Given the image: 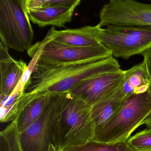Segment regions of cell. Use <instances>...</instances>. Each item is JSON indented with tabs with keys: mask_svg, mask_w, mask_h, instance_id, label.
Wrapping results in <instances>:
<instances>
[{
	"mask_svg": "<svg viewBox=\"0 0 151 151\" xmlns=\"http://www.w3.org/2000/svg\"><path fill=\"white\" fill-rule=\"evenodd\" d=\"M33 63L25 92L57 93L70 91L84 80L121 70L113 56L64 65Z\"/></svg>",
	"mask_w": 151,
	"mask_h": 151,
	"instance_id": "cell-1",
	"label": "cell"
},
{
	"mask_svg": "<svg viewBox=\"0 0 151 151\" xmlns=\"http://www.w3.org/2000/svg\"><path fill=\"white\" fill-rule=\"evenodd\" d=\"M95 131L91 106L70 92L60 93L54 133L57 151L93 140Z\"/></svg>",
	"mask_w": 151,
	"mask_h": 151,
	"instance_id": "cell-2",
	"label": "cell"
},
{
	"mask_svg": "<svg viewBox=\"0 0 151 151\" xmlns=\"http://www.w3.org/2000/svg\"><path fill=\"white\" fill-rule=\"evenodd\" d=\"M151 114V88L145 92L130 95L100 129L93 140L107 144L127 142L132 133Z\"/></svg>",
	"mask_w": 151,
	"mask_h": 151,
	"instance_id": "cell-3",
	"label": "cell"
},
{
	"mask_svg": "<svg viewBox=\"0 0 151 151\" xmlns=\"http://www.w3.org/2000/svg\"><path fill=\"white\" fill-rule=\"evenodd\" d=\"M55 30L52 27L44 40L32 45L28 51L33 62L46 65H60L113 56L111 51L102 43L91 47H81L55 41Z\"/></svg>",
	"mask_w": 151,
	"mask_h": 151,
	"instance_id": "cell-4",
	"label": "cell"
},
{
	"mask_svg": "<svg viewBox=\"0 0 151 151\" xmlns=\"http://www.w3.org/2000/svg\"><path fill=\"white\" fill-rule=\"evenodd\" d=\"M34 38L26 0H0L1 43L8 49L28 52Z\"/></svg>",
	"mask_w": 151,
	"mask_h": 151,
	"instance_id": "cell-5",
	"label": "cell"
},
{
	"mask_svg": "<svg viewBox=\"0 0 151 151\" xmlns=\"http://www.w3.org/2000/svg\"><path fill=\"white\" fill-rule=\"evenodd\" d=\"M113 57L128 60L151 47V27L108 26L99 36Z\"/></svg>",
	"mask_w": 151,
	"mask_h": 151,
	"instance_id": "cell-6",
	"label": "cell"
},
{
	"mask_svg": "<svg viewBox=\"0 0 151 151\" xmlns=\"http://www.w3.org/2000/svg\"><path fill=\"white\" fill-rule=\"evenodd\" d=\"M60 93H52L39 118L19 133L23 151H57L55 141V124L60 104Z\"/></svg>",
	"mask_w": 151,
	"mask_h": 151,
	"instance_id": "cell-7",
	"label": "cell"
},
{
	"mask_svg": "<svg viewBox=\"0 0 151 151\" xmlns=\"http://www.w3.org/2000/svg\"><path fill=\"white\" fill-rule=\"evenodd\" d=\"M99 20L101 27H151V1L145 4L134 0H110L101 10Z\"/></svg>",
	"mask_w": 151,
	"mask_h": 151,
	"instance_id": "cell-8",
	"label": "cell"
},
{
	"mask_svg": "<svg viewBox=\"0 0 151 151\" xmlns=\"http://www.w3.org/2000/svg\"><path fill=\"white\" fill-rule=\"evenodd\" d=\"M124 70L103 74L84 80L70 92L92 106L114 92L123 82Z\"/></svg>",
	"mask_w": 151,
	"mask_h": 151,
	"instance_id": "cell-9",
	"label": "cell"
},
{
	"mask_svg": "<svg viewBox=\"0 0 151 151\" xmlns=\"http://www.w3.org/2000/svg\"><path fill=\"white\" fill-rule=\"evenodd\" d=\"M28 68L24 62L13 59L8 48L0 43V99L9 97L14 93Z\"/></svg>",
	"mask_w": 151,
	"mask_h": 151,
	"instance_id": "cell-10",
	"label": "cell"
},
{
	"mask_svg": "<svg viewBox=\"0 0 151 151\" xmlns=\"http://www.w3.org/2000/svg\"><path fill=\"white\" fill-rule=\"evenodd\" d=\"M79 5L41 8L28 10L30 21L40 28L48 26L61 28L72 21L75 9Z\"/></svg>",
	"mask_w": 151,
	"mask_h": 151,
	"instance_id": "cell-11",
	"label": "cell"
},
{
	"mask_svg": "<svg viewBox=\"0 0 151 151\" xmlns=\"http://www.w3.org/2000/svg\"><path fill=\"white\" fill-rule=\"evenodd\" d=\"M102 30L99 24L95 26L86 25L78 29H55L53 40L78 47H91L101 43L99 36Z\"/></svg>",
	"mask_w": 151,
	"mask_h": 151,
	"instance_id": "cell-12",
	"label": "cell"
},
{
	"mask_svg": "<svg viewBox=\"0 0 151 151\" xmlns=\"http://www.w3.org/2000/svg\"><path fill=\"white\" fill-rule=\"evenodd\" d=\"M27 101L15 121L19 133L25 130L41 115L51 98L50 93L26 92Z\"/></svg>",
	"mask_w": 151,
	"mask_h": 151,
	"instance_id": "cell-13",
	"label": "cell"
},
{
	"mask_svg": "<svg viewBox=\"0 0 151 151\" xmlns=\"http://www.w3.org/2000/svg\"><path fill=\"white\" fill-rule=\"evenodd\" d=\"M124 99L122 83L110 96L91 106V116L95 124V133L113 117L122 106Z\"/></svg>",
	"mask_w": 151,
	"mask_h": 151,
	"instance_id": "cell-14",
	"label": "cell"
},
{
	"mask_svg": "<svg viewBox=\"0 0 151 151\" xmlns=\"http://www.w3.org/2000/svg\"><path fill=\"white\" fill-rule=\"evenodd\" d=\"M151 88V80L144 61L124 70L123 92L124 98L142 93Z\"/></svg>",
	"mask_w": 151,
	"mask_h": 151,
	"instance_id": "cell-15",
	"label": "cell"
},
{
	"mask_svg": "<svg viewBox=\"0 0 151 151\" xmlns=\"http://www.w3.org/2000/svg\"><path fill=\"white\" fill-rule=\"evenodd\" d=\"M0 151H23L15 120L0 132Z\"/></svg>",
	"mask_w": 151,
	"mask_h": 151,
	"instance_id": "cell-16",
	"label": "cell"
},
{
	"mask_svg": "<svg viewBox=\"0 0 151 151\" xmlns=\"http://www.w3.org/2000/svg\"><path fill=\"white\" fill-rule=\"evenodd\" d=\"M62 151H137L127 142L107 144L91 140L84 145L71 147Z\"/></svg>",
	"mask_w": 151,
	"mask_h": 151,
	"instance_id": "cell-17",
	"label": "cell"
},
{
	"mask_svg": "<svg viewBox=\"0 0 151 151\" xmlns=\"http://www.w3.org/2000/svg\"><path fill=\"white\" fill-rule=\"evenodd\" d=\"M128 145L137 151L151 150V129L147 128L132 136L127 140Z\"/></svg>",
	"mask_w": 151,
	"mask_h": 151,
	"instance_id": "cell-18",
	"label": "cell"
},
{
	"mask_svg": "<svg viewBox=\"0 0 151 151\" xmlns=\"http://www.w3.org/2000/svg\"><path fill=\"white\" fill-rule=\"evenodd\" d=\"M80 0H26L27 10L41 8L80 5Z\"/></svg>",
	"mask_w": 151,
	"mask_h": 151,
	"instance_id": "cell-19",
	"label": "cell"
},
{
	"mask_svg": "<svg viewBox=\"0 0 151 151\" xmlns=\"http://www.w3.org/2000/svg\"><path fill=\"white\" fill-rule=\"evenodd\" d=\"M144 58L143 61L146 67L148 75L151 80V47L142 55Z\"/></svg>",
	"mask_w": 151,
	"mask_h": 151,
	"instance_id": "cell-20",
	"label": "cell"
},
{
	"mask_svg": "<svg viewBox=\"0 0 151 151\" xmlns=\"http://www.w3.org/2000/svg\"><path fill=\"white\" fill-rule=\"evenodd\" d=\"M142 124H145L147 128L151 129V114L143 122Z\"/></svg>",
	"mask_w": 151,
	"mask_h": 151,
	"instance_id": "cell-21",
	"label": "cell"
},
{
	"mask_svg": "<svg viewBox=\"0 0 151 151\" xmlns=\"http://www.w3.org/2000/svg\"><path fill=\"white\" fill-rule=\"evenodd\" d=\"M151 151V150H149V151Z\"/></svg>",
	"mask_w": 151,
	"mask_h": 151,
	"instance_id": "cell-22",
	"label": "cell"
}]
</instances>
